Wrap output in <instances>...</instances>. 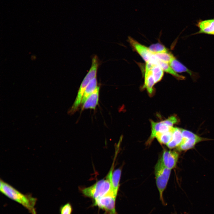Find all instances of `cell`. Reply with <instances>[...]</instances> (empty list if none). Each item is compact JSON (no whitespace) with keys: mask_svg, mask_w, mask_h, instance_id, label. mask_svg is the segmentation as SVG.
Listing matches in <instances>:
<instances>
[{"mask_svg":"<svg viewBox=\"0 0 214 214\" xmlns=\"http://www.w3.org/2000/svg\"><path fill=\"white\" fill-rule=\"evenodd\" d=\"M180 129L183 138L196 139L202 141L205 140V139L200 137L190 131L181 128Z\"/></svg>","mask_w":214,"mask_h":214,"instance_id":"7402d4cb","label":"cell"},{"mask_svg":"<svg viewBox=\"0 0 214 214\" xmlns=\"http://www.w3.org/2000/svg\"><path fill=\"white\" fill-rule=\"evenodd\" d=\"M97 87V81L96 77H95L91 80L86 87L82 99L81 103H84L87 98L95 91Z\"/></svg>","mask_w":214,"mask_h":214,"instance_id":"e0dca14e","label":"cell"},{"mask_svg":"<svg viewBox=\"0 0 214 214\" xmlns=\"http://www.w3.org/2000/svg\"><path fill=\"white\" fill-rule=\"evenodd\" d=\"M155 84L151 70L145 69L144 84L143 88L146 89L148 93L151 95L153 93V87Z\"/></svg>","mask_w":214,"mask_h":214,"instance_id":"4fadbf2b","label":"cell"},{"mask_svg":"<svg viewBox=\"0 0 214 214\" xmlns=\"http://www.w3.org/2000/svg\"><path fill=\"white\" fill-rule=\"evenodd\" d=\"M99 90L100 87L97 86L95 91L87 98L83 103L82 110L95 108L98 104Z\"/></svg>","mask_w":214,"mask_h":214,"instance_id":"8fae6325","label":"cell"},{"mask_svg":"<svg viewBox=\"0 0 214 214\" xmlns=\"http://www.w3.org/2000/svg\"><path fill=\"white\" fill-rule=\"evenodd\" d=\"M1 192L10 199L18 203L31 214H37L35 206L37 199L31 195L24 194L7 183L1 180Z\"/></svg>","mask_w":214,"mask_h":214,"instance_id":"6da1fadb","label":"cell"},{"mask_svg":"<svg viewBox=\"0 0 214 214\" xmlns=\"http://www.w3.org/2000/svg\"><path fill=\"white\" fill-rule=\"evenodd\" d=\"M154 54L160 60L169 64L174 57V55L169 51Z\"/></svg>","mask_w":214,"mask_h":214,"instance_id":"44dd1931","label":"cell"},{"mask_svg":"<svg viewBox=\"0 0 214 214\" xmlns=\"http://www.w3.org/2000/svg\"><path fill=\"white\" fill-rule=\"evenodd\" d=\"M98 57L95 55L92 58L91 67L82 82L75 100L70 110V112L73 113L77 109L81 103L85 89L89 82L96 77L99 62Z\"/></svg>","mask_w":214,"mask_h":214,"instance_id":"277c9868","label":"cell"},{"mask_svg":"<svg viewBox=\"0 0 214 214\" xmlns=\"http://www.w3.org/2000/svg\"><path fill=\"white\" fill-rule=\"evenodd\" d=\"M157 64L161 67L164 72L172 75L176 79L179 80H183L185 79V76L178 74L176 72L169 63L162 61L158 59Z\"/></svg>","mask_w":214,"mask_h":214,"instance_id":"2e32d148","label":"cell"},{"mask_svg":"<svg viewBox=\"0 0 214 214\" xmlns=\"http://www.w3.org/2000/svg\"><path fill=\"white\" fill-rule=\"evenodd\" d=\"M113 169H111L105 179L97 181L89 187L83 188L81 192L83 195L94 200L112 192H114L112 190L110 181V176Z\"/></svg>","mask_w":214,"mask_h":214,"instance_id":"7a4b0ae2","label":"cell"},{"mask_svg":"<svg viewBox=\"0 0 214 214\" xmlns=\"http://www.w3.org/2000/svg\"><path fill=\"white\" fill-rule=\"evenodd\" d=\"M171 172V169L164 166L160 158L155 167V174L157 186L159 191L160 199L162 204L166 205L163 196V193L166 188Z\"/></svg>","mask_w":214,"mask_h":214,"instance_id":"3957f363","label":"cell"},{"mask_svg":"<svg viewBox=\"0 0 214 214\" xmlns=\"http://www.w3.org/2000/svg\"><path fill=\"white\" fill-rule=\"evenodd\" d=\"M117 195L111 192L94 200L93 204L103 210L105 214H118L115 209Z\"/></svg>","mask_w":214,"mask_h":214,"instance_id":"5b68a950","label":"cell"},{"mask_svg":"<svg viewBox=\"0 0 214 214\" xmlns=\"http://www.w3.org/2000/svg\"><path fill=\"white\" fill-rule=\"evenodd\" d=\"M172 132V139L166 145L170 149L178 147L181 143L182 139L180 128L173 127Z\"/></svg>","mask_w":214,"mask_h":214,"instance_id":"7c38bea8","label":"cell"},{"mask_svg":"<svg viewBox=\"0 0 214 214\" xmlns=\"http://www.w3.org/2000/svg\"><path fill=\"white\" fill-rule=\"evenodd\" d=\"M151 70L155 83L160 81L164 75V71L158 65L153 64Z\"/></svg>","mask_w":214,"mask_h":214,"instance_id":"d6986e66","label":"cell"},{"mask_svg":"<svg viewBox=\"0 0 214 214\" xmlns=\"http://www.w3.org/2000/svg\"><path fill=\"white\" fill-rule=\"evenodd\" d=\"M72 205L69 202L62 205L59 209L60 214H72Z\"/></svg>","mask_w":214,"mask_h":214,"instance_id":"603a6c76","label":"cell"},{"mask_svg":"<svg viewBox=\"0 0 214 214\" xmlns=\"http://www.w3.org/2000/svg\"><path fill=\"white\" fill-rule=\"evenodd\" d=\"M173 127L171 130L163 133H158L155 136L158 142L161 144L166 145L172 139Z\"/></svg>","mask_w":214,"mask_h":214,"instance_id":"ac0fdd59","label":"cell"},{"mask_svg":"<svg viewBox=\"0 0 214 214\" xmlns=\"http://www.w3.org/2000/svg\"><path fill=\"white\" fill-rule=\"evenodd\" d=\"M169 127H173L174 124L177 123L178 119L176 116H172L163 121Z\"/></svg>","mask_w":214,"mask_h":214,"instance_id":"cb8c5ba5","label":"cell"},{"mask_svg":"<svg viewBox=\"0 0 214 214\" xmlns=\"http://www.w3.org/2000/svg\"><path fill=\"white\" fill-rule=\"evenodd\" d=\"M179 156L178 153L175 150H165L160 158L164 166L171 170L176 166Z\"/></svg>","mask_w":214,"mask_h":214,"instance_id":"52a82bcc","label":"cell"},{"mask_svg":"<svg viewBox=\"0 0 214 214\" xmlns=\"http://www.w3.org/2000/svg\"><path fill=\"white\" fill-rule=\"evenodd\" d=\"M128 41L134 50L141 56L146 62L150 61L153 54L150 51L149 48L141 44L130 37H128Z\"/></svg>","mask_w":214,"mask_h":214,"instance_id":"8992f818","label":"cell"},{"mask_svg":"<svg viewBox=\"0 0 214 214\" xmlns=\"http://www.w3.org/2000/svg\"><path fill=\"white\" fill-rule=\"evenodd\" d=\"M201 141H202L199 139L182 138V141L177 147V149L179 151H186L192 149L197 143Z\"/></svg>","mask_w":214,"mask_h":214,"instance_id":"9a60e30c","label":"cell"},{"mask_svg":"<svg viewBox=\"0 0 214 214\" xmlns=\"http://www.w3.org/2000/svg\"><path fill=\"white\" fill-rule=\"evenodd\" d=\"M196 26L199 30L193 34H204L214 35V18L200 20L198 22Z\"/></svg>","mask_w":214,"mask_h":214,"instance_id":"9c48e42d","label":"cell"},{"mask_svg":"<svg viewBox=\"0 0 214 214\" xmlns=\"http://www.w3.org/2000/svg\"><path fill=\"white\" fill-rule=\"evenodd\" d=\"M169 64L172 69L177 73L186 72L193 79H196V78L197 76V73L196 74L195 73L188 69L177 60L175 56L173 58Z\"/></svg>","mask_w":214,"mask_h":214,"instance_id":"30bf717a","label":"cell"},{"mask_svg":"<svg viewBox=\"0 0 214 214\" xmlns=\"http://www.w3.org/2000/svg\"><path fill=\"white\" fill-rule=\"evenodd\" d=\"M121 169H118L113 171L110 176V181L112 190L117 194L119 187Z\"/></svg>","mask_w":214,"mask_h":214,"instance_id":"5bb4252c","label":"cell"},{"mask_svg":"<svg viewBox=\"0 0 214 214\" xmlns=\"http://www.w3.org/2000/svg\"><path fill=\"white\" fill-rule=\"evenodd\" d=\"M150 122L151 132L150 136L146 142L147 145L150 144L154 139L155 138L156 135L157 133L169 131L171 130L173 127L169 126L163 121L156 122L151 120Z\"/></svg>","mask_w":214,"mask_h":214,"instance_id":"ba28073f","label":"cell"},{"mask_svg":"<svg viewBox=\"0 0 214 214\" xmlns=\"http://www.w3.org/2000/svg\"><path fill=\"white\" fill-rule=\"evenodd\" d=\"M149 48L153 54L169 52L167 49L164 45L159 43L153 44Z\"/></svg>","mask_w":214,"mask_h":214,"instance_id":"ffe728a7","label":"cell"}]
</instances>
